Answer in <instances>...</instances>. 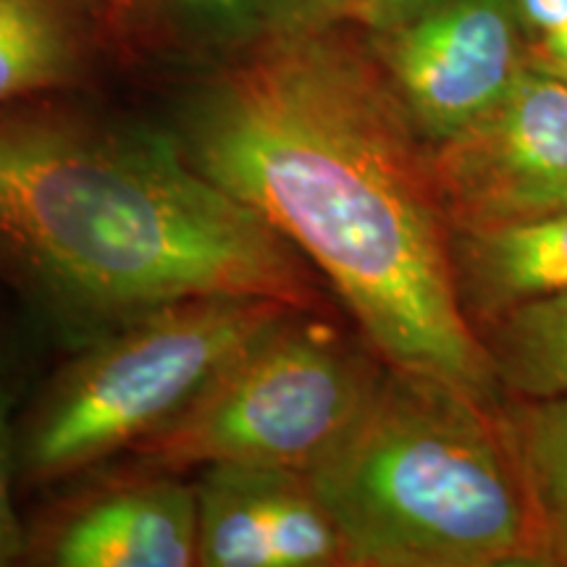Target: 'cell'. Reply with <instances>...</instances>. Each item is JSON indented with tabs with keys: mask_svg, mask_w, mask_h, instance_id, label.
Listing matches in <instances>:
<instances>
[{
	"mask_svg": "<svg viewBox=\"0 0 567 567\" xmlns=\"http://www.w3.org/2000/svg\"><path fill=\"white\" fill-rule=\"evenodd\" d=\"M476 331L496 386L517 400L567 396V295L515 305Z\"/></svg>",
	"mask_w": 567,
	"mask_h": 567,
	"instance_id": "obj_13",
	"label": "cell"
},
{
	"mask_svg": "<svg viewBox=\"0 0 567 567\" xmlns=\"http://www.w3.org/2000/svg\"><path fill=\"white\" fill-rule=\"evenodd\" d=\"M111 3V9H113V13H116V19H118V27H124L130 24V17H132V9H134V3H137V0H109Z\"/></svg>",
	"mask_w": 567,
	"mask_h": 567,
	"instance_id": "obj_20",
	"label": "cell"
},
{
	"mask_svg": "<svg viewBox=\"0 0 567 567\" xmlns=\"http://www.w3.org/2000/svg\"><path fill=\"white\" fill-rule=\"evenodd\" d=\"M457 292L473 329L515 305L567 295V210L452 231Z\"/></svg>",
	"mask_w": 567,
	"mask_h": 567,
	"instance_id": "obj_11",
	"label": "cell"
},
{
	"mask_svg": "<svg viewBox=\"0 0 567 567\" xmlns=\"http://www.w3.org/2000/svg\"><path fill=\"white\" fill-rule=\"evenodd\" d=\"M266 0H137L130 24L161 45L213 48L234 51L264 27Z\"/></svg>",
	"mask_w": 567,
	"mask_h": 567,
	"instance_id": "obj_14",
	"label": "cell"
},
{
	"mask_svg": "<svg viewBox=\"0 0 567 567\" xmlns=\"http://www.w3.org/2000/svg\"><path fill=\"white\" fill-rule=\"evenodd\" d=\"M289 310L271 297L200 295L109 326L17 423L19 481L59 484L132 452Z\"/></svg>",
	"mask_w": 567,
	"mask_h": 567,
	"instance_id": "obj_4",
	"label": "cell"
},
{
	"mask_svg": "<svg viewBox=\"0 0 567 567\" xmlns=\"http://www.w3.org/2000/svg\"><path fill=\"white\" fill-rule=\"evenodd\" d=\"M431 172L452 231L567 210V82L526 66L492 111L431 145Z\"/></svg>",
	"mask_w": 567,
	"mask_h": 567,
	"instance_id": "obj_6",
	"label": "cell"
},
{
	"mask_svg": "<svg viewBox=\"0 0 567 567\" xmlns=\"http://www.w3.org/2000/svg\"><path fill=\"white\" fill-rule=\"evenodd\" d=\"M363 0H266L260 30H316L354 21Z\"/></svg>",
	"mask_w": 567,
	"mask_h": 567,
	"instance_id": "obj_16",
	"label": "cell"
},
{
	"mask_svg": "<svg viewBox=\"0 0 567 567\" xmlns=\"http://www.w3.org/2000/svg\"><path fill=\"white\" fill-rule=\"evenodd\" d=\"M384 373L365 350L295 308L132 455L174 473L224 463L308 473L363 415Z\"/></svg>",
	"mask_w": 567,
	"mask_h": 567,
	"instance_id": "obj_5",
	"label": "cell"
},
{
	"mask_svg": "<svg viewBox=\"0 0 567 567\" xmlns=\"http://www.w3.org/2000/svg\"><path fill=\"white\" fill-rule=\"evenodd\" d=\"M513 3L520 21L542 34L567 24V0H513Z\"/></svg>",
	"mask_w": 567,
	"mask_h": 567,
	"instance_id": "obj_18",
	"label": "cell"
},
{
	"mask_svg": "<svg viewBox=\"0 0 567 567\" xmlns=\"http://www.w3.org/2000/svg\"><path fill=\"white\" fill-rule=\"evenodd\" d=\"M496 415L526 488L542 565L567 567V396H515Z\"/></svg>",
	"mask_w": 567,
	"mask_h": 567,
	"instance_id": "obj_12",
	"label": "cell"
},
{
	"mask_svg": "<svg viewBox=\"0 0 567 567\" xmlns=\"http://www.w3.org/2000/svg\"><path fill=\"white\" fill-rule=\"evenodd\" d=\"M197 565H344L339 530L308 473L271 465H205L195 481Z\"/></svg>",
	"mask_w": 567,
	"mask_h": 567,
	"instance_id": "obj_9",
	"label": "cell"
},
{
	"mask_svg": "<svg viewBox=\"0 0 567 567\" xmlns=\"http://www.w3.org/2000/svg\"><path fill=\"white\" fill-rule=\"evenodd\" d=\"M24 557L51 567H193L195 484L145 463L92 478L34 520Z\"/></svg>",
	"mask_w": 567,
	"mask_h": 567,
	"instance_id": "obj_8",
	"label": "cell"
},
{
	"mask_svg": "<svg viewBox=\"0 0 567 567\" xmlns=\"http://www.w3.org/2000/svg\"><path fill=\"white\" fill-rule=\"evenodd\" d=\"M530 66L551 71V74H567V24L559 27L555 32L544 34Z\"/></svg>",
	"mask_w": 567,
	"mask_h": 567,
	"instance_id": "obj_19",
	"label": "cell"
},
{
	"mask_svg": "<svg viewBox=\"0 0 567 567\" xmlns=\"http://www.w3.org/2000/svg\"><path fill=\"white\" fill-rule=\"evenodd\" d=\"M308 478L350 567L542 565L496 408L446 381L386 368Z\"/></svg>",
	"mask_w": 567,
	"mask_h": 567,
	"instance_id": "obj_3",
	"label": "cell"
},
{
	"mask_svg": "<svg viewBox=\"0 0 567 567\" xmlns=\"http://www.w3.org/2000/svg\"><path fill=\"white\" fill-rule=\"evenodd\" d=\"M19 484L17 423L11 421V392L0 371V567L24 559L27 530L21 526L13 494Z\"/></svg>",
	"mask_w": 567,
	"mask_h": 567,
	"instance_id": "obj_15",
	"label": "cell"
},
{
	"mask_svg": "<svg viewBox=\"0 0 567 567\" xmlns=\"http://www.w3.org/2000/svg\"><path fill=\"white\" fill-rule=\"evenodd\" d=\"M434 3L436 0H363L358 13V24L368 27L371 32H384Z\"/></svg>",
	"mask_w": 567,
	"mask_h": 567,
	"instance_id": "obj_17",
	"label": "cell"
},
{
	"mask_svg": "<svg viewBox=\"0 0 567 567\" xmlns=\"http://www.w3.org/2000/svg\"><path fill=\"white\" fill-rule=\"evenodd\" d=\"M549 74H551V71H549ZM557 76H563V80L567 82V74H557Z\"/></svg>",
	"mask_w": 567,
	"mask_h": 567,
	"instance_id": "obj_21",
	"label": "cell"
},
{
	"mask_svg": "<svg viewBox=\"0 0 567 567\" xmlns=\"http://www.w3.org/2000/svg\"><path fill=\"white\" fill-rule=\"evenodd\" d=\"M513 0H436L373 48L429 145L450 140L492 111L526 63Z\"/></svg>",
	"mask_w": 567,
	"mask_h": 567,
	"instance_id": "obj_7",
	"label": "cell"
},
{
	"mask_svg": "<svg viewBox=\"0 0 567 567\" xmlns=\"http://www.w3.org/2000/svg\"><path fill=\"white\" fill-rule=\"evenodd\" d=\"M352 24L260 30L189 92L174 137L326 276L389 368L492 405L499 386L460 302L431 145Z\"/></svg>",
	"mask_w": 567,
	"mask_h": 567,
	"instance_id": "obj_1",
	"label": "cell"
},
{
	"mask_svg": "<svg viewBox=\"0 0 567 567\" xmlns=\"http://www.w3.org/2000/svg\"><path fill=\"white\" fill-rule=\"evenodd\" d=\"M116 32L109 0H0V109L82 84Z\"/></svg>",
	"mask_w": 567,
	"mask_h": 567,
	"instance_id": "obj_10",
	"label": "cell"
},
{
	"mask_svg": "<svg viewBox=\"0 0 567 567\" xmlns=\"http://www.w3.org/2000/svg\"><path fill=\"white\" fill-rule=\"evenodd\" d=\"M302 255L197 172L174 134L38 97L0 109V276L105 329L155 305L247 295L313 310Z\"/></svg>",
	"mask_w": 567,
	"mask_h": 567,
	"instance_id": "obj_2",
	"label": "cell"
}]
</instances>
